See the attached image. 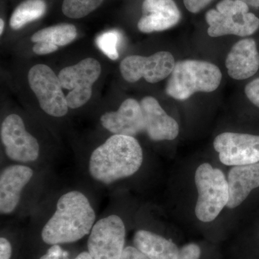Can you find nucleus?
I'll list each match as a JSON object with an SVG mask.
<instances>
[{
  "mask_svg": "<svg viewBox=\"0 0 259 259\" xmlns=\"http://www.w3.org/2000/svg\"><path fill=\"white\" fill-rule=\"evenodd\" d=\"M95 219L88 197L79 191H71L58 200L55 212L42 228V241L49 245L79 241L90 233Z\"/></svg>",
  "mask_w": 259,
  "mask_h": 259,
  "instance_id": "f257e3e1",
  "label": "nucleus"
},
{
  "mask_svg": "<svg viewBox=\"0 0 259 259\" xmlns=\"http://www.w3.org/2000/svg\"><path fill=\"white\" fill-rule=\"evenodd\" d=\"M143 158L142 148L135 137L113 135L92 153L89 171L94 180L110 185L136 174Z\"/></svg>",
  "mask_w": 259,
  "mask_h": 259,
  "instance_id": "f03ea898",
  "label": "nucleus"
},
{
  "mask_svg": "<svg viewBox=\"0 0 259 259\" xmlns=\"http://www.w3.org/2000/svg\"><path fill=\"white\" fill-rule=\"evenodd\" d=\"M222 80L216 65L205 61H177L167 82L166 93L177 100H186L196 93H212Z\"/></svg>",
  "mask_w": 259,
  "mask_h": 259,
  "instance_id": "7ed1b4c3",
  "label": "nucleus"
},
{
  "mask_svg": "<svg viewBox=\"0 0 259 259\" xmlns=\"http://www.w3.org/2000/svg\"><path fill=\"white\" fill-rule=\"evenodd\" d=\"M194 181L198 192L196 216L202 222H212L229 200L228 180L221 169L204 163L196 170Z\"/></svg>",
  "mask_w": 259,
  "mask_h": 259,
  "instance_id": "20e7f679",
  "label": "nucleus"
},
{
  "mask_svg": "<svg viewBox=\"0 0 259 259\" xmlns=\"http://www.w3.org/2000/svg\"><path fill=\"white\" fill-rule=\"evenodd\" d=\"M205 20L209 25L207 33L212 37L248 36L259 29L258 17L249 13L248 5L239 0H222L216 9L206 13Z\"/></svg>",
  "mask_w": 259,
  "mask_h": 259,
  "instance_id": "39448f33",
  "label": "nucleus"
},
{
  "mask_svg": "<svg viewBox=\"0 0 259 259\" xmlns=\"http://www.w3.org/2000/svg\"><path fill=\"white\" fill-rule=\"evenodd\" d=\"M101 72V64L93 58H87L61 70L58 76L62 88L70 90L66 96L69 108H79L90 100L93 84Z\"/></svg>",
  "mask_w": 259,
  "mask_h": 259,
  "instance_id": "423d86ee",
  "label": "nucleus"
},
{
  "mask_svg": "<svg viewBox=\"0 0 259 259\" xmlns=\"http://www.w3.org/2000/svg\"><path fill=\"white\" fill-rule=\"evenodd\" d=\"M28 79L30 89L46 113L56 117L67 114L69 107L60 79L49 66L45 64L32 66L29 71Z\"/></svg>",
  "mask_w": 259,
  "mask_h": 259,
  "instance_id": "0eeeda50",
  "label": "nucleus"
},
{
  "mask_svg": "<svg viewBox=\"0 0 259 259\" xmlns=\"http://www.w3.org/2000/svg\"><path fill=\"white\" fill-rule=\"evenodd\" d=\"M125 241L123 221L115 214L97 221L89 236L88 252L93 259H120Z\"/></svg>",
  "mask_w": 259,
  "mask_h": 259,
  "instance_id": "6e6552de",
  "label": "nucleus"
},
{
  "mask_svg": "<svg viewBox=\"0 0 259 259\" xmlns=\"http://www.w3.org/2000/svg\"><path fill=\"white\" fill-rule=\"evenodd\" d=\"M175 59L168 51H159L148 56H129L120 64L122 77L130 83L144 78L148 83L159 82L171 75L175 68Z\"/></svg>",
  "mask_w": 259,
  "mask_h": 259,
  "instance_id": "1a4fd4ad",
  "label": "nucleus"
},
{
  "mask_svg": "<svg viewBox=\"0 0 259 259\" xmlns=\"http://www.w3.org/2000/svg\"><path fill=\"white\" fill-rule=\"evenodd\" d=\"M0 134L5 153L10 159L27 163L38 158V142L26 131L20 116L16 114L8 115L2 123Z\"/></svg>",
  "mask_w": 259,
  "mask_h": 259,
  "instance_id": "9d476101",
  "label": "nucleus"
},
{
  "mask_svg": "<svg viewBox=\"0 0 259 259\" xmlns=\"http://www.w3.org/2000/svg\"><path fill=\"white\" fill-rule=\"evenodd\" d=\"M220 161L226 166H243L259 162V136L223 133L214 141Z\"/></svg>",
  "mask_w": 259,
  "mask_h": 259,
  "instance_id": "9b49d317",
  "label": "nucleus"
},
{
  "mask_svg": "<svg viewBox=\"0 0 259 259\" xmlns=\"http://www.w3.org/2000/svg\"><path fill=\"white\" fill-rule=\"evenodd\" d=\"M102 125L114 135L135 136L144 132V114L141 104L129 98L115 112H108L100 118Z\"/></svg>",
  "mask_w": 259,
  "mask_h": 259,
  "instance_id": "f8f14e48",
  "label": "nucleus"
},
{
  "mask_svg": "<svg viewBox=\"0 0 259 259\" xmlns=\"http://www.w3.org/2000/svg\"><path fill=\"white\" fill-rule=\"evenodd\" d=\"M142 16L138 28L144 33L161 32L175 27L182 18L180 10L174 0H144Z\"/></svg>",
  "mask_w": 259,
  "mask_h": 259,
  "instance_id": "ddd939ff",
  "label": "nucleus"
},
{
  "mask_svg": "<svg viewBox=\"0 0 259 259\" xmlns=\"http://www.w3.org/2000/svg\"><path fill=\"white\" fill-rule=\"evenodd\" d=\"M145 131L153 141H172L180 133L178 122L168 115L153 97H146L141 102Z\"/></svg>",
  "mask_w": 259,
  "mask_h": 259,
  "instance_id": "4468645a",
  "label": "nucleus"
},
{
  "mask_svg": "<svg viewBox=\"0 0 259 259\" xmlns=\"http://www.w3.org/2000/svg\"><path fill=\"white\" fill-rule=\"evenodd\" d=\"M33 176L30 167L13 165L5 168L0 175V212L9 214L18 207L24 187Z\"/></svg>",
  "mask_w": 259,
  "mask_h": 259,
  "instance_id": "2eb2a0df",
  "label": "nucleus"
},
{
  "mask_svg": "<svg viewBox=\"0 0 259 259\" xmlns=\"http://www.w3.org/2000/svg\"><path fill=\"white\" fill-rule=\"evenodd\" d=\"M228 74L233 79L251 77L259 69V53L254 39L245 38L233 46L226 60Z\"/></svg>",
  "mask_w": 259,
  "mask_h": 259,
  "instance_id": "dca6fc26",
  "label": "nucleus"
},
{
  "mask_svg": "<svg viewBox=\"0 0 259 259\" xmlns=\"http://www.w3.org/2000/svg\"><path fill=\"white\" fill-rule=\"evenodd\" d=\"M229 200L226 207L233 209L244 202L250 192L259 187V162L235 166L228 174Z\"/></svg>",
  "mask_w": 259,
  "mask_h": 259,
  "instance_id": "f3484780",
  "label": "nucleus"
},
{
  "mask_svg": "<svg viewBox=\"0 0 259 259\" xmlns=\"http://www.w3.org/2000/svg\"><path fill=\"white\" fill-rule=\"evenodd\" d=\"M77 30L72 24L61 23L41 29L34 33L31 41L34 42L32 51L37 55H47L74 41Z\"/></svg>",
  "mask_w": 259,
  "mask_h": 259,
  "instance_id": "a211bd4d",
  "label": "nucleus"
},
{
  "mask_svg": "<svg viewBox=\"0 0 259 259\" xmlns=\"http://www.w3.org/2000/svg\"><path fill=\"white\" fill-rule=\"evenodd\" d=\"M134 243L136 248L151 259H176L180 252L174 242L145 230L135 233Z\"/></svg>",
  "mask_w": 259,
  "mask_h": 259,
  "instance_id": "6ab92c4d",
  "label": "nucleus"
},
{
  "mask_svg": "<svg viewBox=\"0 0 259 259\" xmlns=\"http://www.w3.org/2000/svg\"><path fill=\"white\" fill-rule=\"evenodd\" d=\"M47 8L44 0H25L13 12L10 18V27L13 30H20L27 24L44 16Z\"/></svg>",
  "mask_w": 259,
  "mask_h": 259,
  "instance_id": "aec40b11",
  "label": "nucleus"
},
{
  "mask_svg": "<svg viewBox=\"0 0 259 259\" xmlns=\"http://www.w3.org/2000/svg\"><path fill=\"white\" fill-rule=\"evenodd\" d=\"M103 0H64L62 12L67 18H82L102 5Z\"/></svg>",
  "mask_w": 259,
  "mask_h": 259,
  "instance_id": "412c9836",
  "label": "nucleus"
},
{
  "mask_svg": "<svg viewBox=\"0 0 259 259\" xmlns=\"http://www.w3.org/2000/svg\"><path fill=\"white\" fill-rule=\"evenodd\" d=\"M121 40L120 32L116 30L103 32L97 37L95 42L97 47L111 60H117L119 57L118 45Z\"/></svg>",
  "mask_w": 259,
  "mask_h": 259,
  "instance_id": "4be33fe9",
  "label": "nucleus"
},
{
  "mask_svg": "<svg viewBox=\"0 0 259 259\" xmlns=\"http://www.w3.org/2000/svg\"><path fill=\"white\" fill-rule=\"evenodd\" d=\"M200 256V247L196 243H189L180 248L176 259H199Z\"/></svg>",
  "mask_w": 259,
  "mask_h": 259,
  "instance_id": "5701e85b",
  "label": "nucleus"
},
{
  "mask_svg": "<svg viewBox=\"0 0 259 259\" xmlns=\"http://www.w3.org/2000/svg\"><path fill=\"white\" fill-rule=\"evenodd\" d=\"M245 94L253 105L259 107V78L253 80L245 86Z\"/></svg>",
  "mask_w": 259,
  "mask_h": 259,
  "instance_id": "b1692460",
  "label": "nucleus"
},
{
  "mask_svg": "<svg viewBox=\"0 0 259 259\" xmlns=\"http://www.w3.org/2000/svg\"><path fill=\"white\" fill-rule=\"evenodd\" d=\"M213 0H184L186 8L192 13L202 11Z\"/></svg>",
  "mask_w": 259,
  "mask_h": 259,
  "instance_id": "393cba45",
  "label": "nucleus"
},
{
  "mask_svg": "<svg viewBox=\"0 0 259 259\" xmlns=\"http://www.w3.org/2000/svg\"><path fill=\"white\" fill-rule=\"evenodd\" d=\"M120 259H151L140 251L136 247L127 246L124 248Z\"/></svg>",
  "mask_w": 259,
  "mask_h": 259,
  "instance_id": "a878e982",
  "label": "nucleus"
},
{
  "mask_svg": "<svg viewBox=\"0 0 259 259\" xmlns=\"http://www.w3.org/2000/svg\"><path fill=\"white\" fill-rule=\"evenodd\" d=\"M12 246L10 241L2 237L0 238V259H10Z\"/></svg>",
  "mask_w": 259,
  "mask_h": 259,
  "instance_id": "bb28decb",
  "label": "nucleus"
},
{
  "mask_svg": "<svg viewBox=\"0 0 259 259\" xmlns=\"http://www.w3.org/2000/svg\"><path fill=\"white\" fill-rule=\"evenodd\" d=\"M47 255L49 256L55 257V258H60L61 256L64 255V252L61 249L59 244L52 245V246L48 250Z\"/></svg>",
  "mask_w": 259,
  "mask_h": 259,
  "instance_id": "cd10ccee",
  "label": "nucleus"
},
{
  "mask_svg": "<svg viewBox=\"0 0 259 259\" xmlns=\"http://www.w3.org/2000/svg\"><path fill=\"white\" fill-rule=\"evenodd\" d=\"M245 4L253 7V8H259V0H239Z\"/></svg>",
  "mask_w": 259,
  "mask_h": 259,
  "instance_id": "c85d7f7f",
  "label": "nucleus"
},
{
  "mask_svg": "<svg viewBox=\"0 0 259 259\" xmlns=\"http://www.w3.org/2000/svg\"><path fill=\"white\" fill-rule=\"evenodd\" d=\"M74 259H93L92 258L91 255H90L89 252H82V253H79L77 256Z\"/></svg>",
  "mask_w": 259,
  "mask_h": 259,
  "instance_id": "c756f323",
  "label": "nucleus"
},
{
  "mask_svg": "<svg viewBox=\"0 0 259 259\" xmlns=\"http://www.w3.org/2000/svg\"><path fill=\"white\" fill-rule=\"evenodd\" d=\"M5 28V22L4 20H3V19H1L0 20V35H2L3 32V30H4Z\"/></svg>",
  "mask_w": 259,
  "mask_h": 259,
  "instance_id": "7c9ffc66",
  "label": "nucleus"
},
{
  "mask_svg": "<svg viewBox=\"0 0 259 259\" xmlns=\"http://www.w3.org/2000/svg\"><path fill=\"white\" fill-rule=\"evenodd\" d=\"M40 259H60L59 258H55V257L49 256V255L45 254L40 257Z\"/></svg>",
  "mask_w": 259,
  "mask_h": 259,
  "instance_id": "2f4dec72",
  "label": "nucleus"
}]
</instances>
